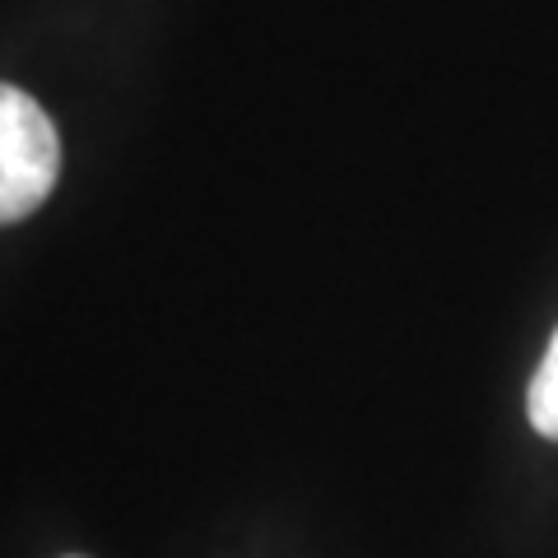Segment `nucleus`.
<instances>
[{"instance_id":"nucleus-1","label":"nucleus","mask_w":558,"mask_h":558,"mask_svg":"<svg viewBox=\"0 0 558 558\" xmlns=\"http://www.w3.org/2000/svg\"><path fill=\"white\" fill-rule=\"evenodd\" d=\"M61 178V135L14 84H0V223H20Z\"/></svg>"},{"instance_id":"nucleus-2","label":"nucleus","mask_w":558,"mask_h":558,"mask_svg":"<svg viewBox=\"0 0 558 558\" xmlns=\"http://www.w3.org/2000/svg\"><path fill=\"white\" fill-rule=\"evenodd\" d=\"M526 414H531V428L539 438L558 442V330L539 359V368L531 377V391H526Z\"/></svg>"}]
</instances>
